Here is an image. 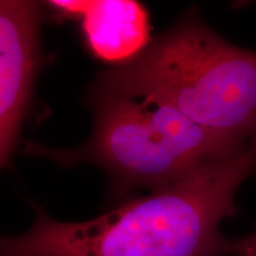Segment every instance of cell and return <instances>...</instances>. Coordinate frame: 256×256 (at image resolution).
Here are the masks:
<instances>
[{"mask_svg": "<svg viewBox=\"0 0 256 256\" xmlns=\"http://www.w3.org/2000/svg\"><path fill=\"white\" fill-rule=\"evenodd\" d=\"M255 174L256 136L238 156L92 220L60 222L31 203L30 229L2 236L0 256H232L220 223L238 215L236 192Z\"/></svg>", "mask_w": 256, "mask_h": 256, "instance_id": "1", "label": "cell"}, {"mask_svg": "<svg viewBox=\"0 0 256 256\" xmlns=\"http://www.w3.org/2000/svg\"><path fill=\"white\" fill-rule=\"evenodd\" d=\"M43 5L0 2V165L8 168L30 110L40 66Z\"/></svg>", "mask_w": 256, "mask_h": 256, "instance_id": "4", "label": "cell"}, {"mask_svg": "<svg viewBox=\"0 0 256 256\" xmlns=\"http://www.w3.org/2000/svg\"><path fill=\"white\" fill-rule=\"evenodd\" d=\"M89 92L144 98L214 132L256 136V51L223 40L194 8L130 62L98 72Z\"/></svg>", "mask_w": 256, "mask_h": 256, "instance_id": "2", "label": "cell"}, {"mask_svg": "<svg viewBox=\"0 0 256 256\" xmlns=\"http://www.w3.org/2000/svg\"><path fill=\"white\" fill-rule=\"evenodd\" d=\"M89 101L94 127L87 142L57 150L26 142L24 152L64 168L98 166L110 179L115 200L139 188L152 192L182 183L238 156L250 142L206 130L144 98L89 92Z\"/></svg>", "mask_w": 256, "mask_h": 256, "instance_id": "3", "label": "cell"}, {"mask_svg": "<svg viewBox=\"0 0 256 256\" xmlns=\"http://www.w3.org/2000/svg\"><path fill=\"white\" fill-rule=\"evenodd\" d=\"M232 256H256V232L234 240Z\"/></svg>", "mask_w": 256, "mask_h": 256, "instance_id": "6", "label": "cell"}, {"mask_svg": "<svg viewBox=\"0 0 256 256\" xmlns=\"http://www.w3.org/2000/svg\"><path fill=\"white\" fill-rule=\"evenodd\" d=\"M62 19H78L89 51L122 66L150 46V16L134 0H54L46 2Z\"/></svg>", "mask_w": 256, "mask_h": 256, "instance_id": "5", "label": "cell"}]
</instances>
